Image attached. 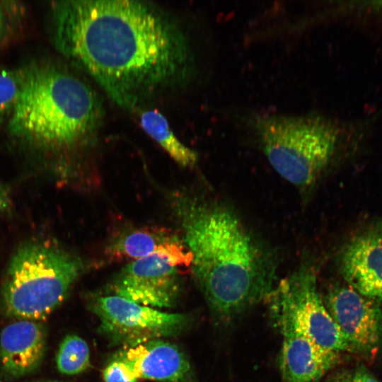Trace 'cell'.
I'll return each mask as SVG.
<instances>
[{
	"label": "cell",
	"instance_id": "cell-1",
	"mask_svg": "<svg viewBox=\"0 0 382 382\" xmlns=\"http://www.w3.org/2000/svg\"><path fill=\"white\" fill-rule=\"evenodd\" d=\"M54 45L119 107L132 112L192 74L187 35L151 3L71 0L52 4Z\"/></svg>",
	"mask_w": 382,
	"mask_h": 382
},
{
	"label": "cell",
	"instance_id": "cell-2",
	"mask_svg": "<svg viewBox=\"0 0 382 382\" xmlns=\"http://www.w3.org/2000/svg\"><path fill=\"white\" fill-rule=\"evenodd\" d=\"M179 198L175 209L192 274L215 318L227 323L267 300L277 280L272 253L227 204Z\"/></svg>",
	"mask_w": 382,
	"mask_h": 382
},
{
	"label": "cell",
	"instance_id": "cell-3",
	"mask_svg": "<svg viewBox=\"0 0 382 382\" xmlns=\"http://www.w3.org/2000/svg\"><path fill=\"white\" fill-rule=\"evenodd\" d=\"M22 74L8 123L13 135L40 146L63 149L96 132L104 114L103 103L84 80L51 64L33 66Z\"/></svg>",
	"mask_w": 382,
	"mask_h": 382
},
{
	"label": "cell",
	"instance_id": "cell-4",
	"mask_svg": "<svg viewBox=\"0 0 382 382\" xmlns=\"http://www.w3.org/2000/svg\"><path fill=\"white\" fill-rule=\"evenodd\" d=\"M82 260L50 240H33L13 253L4 277L3 313L18 320L45 319L65 299L83 270Z\"/></svg>",
	"mask_w": 382,
	"mask_h": 382
},
{
	"label": "cell",
	"instance_id": "cell-5",
	"mask_svg": "<svg viewBox=\"0 0 382 382\" xmlns=\"http://www.w3.org/2000/svg\"><path fill=\"white\" fill-rule=\"evenodd\" d=\"M248 125L274 170L301 190L316 185L340 142L335 123L321 115L255 114Z\"/></svg>",
	"mask_w": 382,
	"mask_h": 382
},
{
	"label": "cell",
	"instance_id": "cell-6",
	"mask_svg": "<svg viewBox=\"0 0 382 382\" xmlns=\"http://www.w3.org/2000/svg\"><path fill=\"white\" fill-rule=\"evenodd\" d=\"M267 300L270 318L279 332L295 330L326 349L352 352L318 293L311 263L305 262L279 281Z\"/></svg>",
	"mask_w": 382,
	"mask_h": 382
},
{
	"label": "cell",
	"instance_id": "cell-7",
	"mask_svg": "<svg viewBox=\"0 0 382 382\" xmlns=\"http://www.w3.org/2000/svg\"><path fill=\"white\" fill-rule=\"evenodd\" d=\"M185 243L134 260L115 275L114 295L158 309L173 307L181 291V267L191 265Z\"/></svg>",
	"mask_w": 382,
	"mask_h": 382
},
{
	"label": "cell",
	"instance_id": "cell-8",
	"mask_svg": "<svg viewBox=\"0 0 382 382\" xmlns=\"http://www.w3.org/2000/svg\"><path fill=\"white\" fill-rule=\"evenodd\" d=\"M92 311L101 332L113 344L127 347L175 335L188 323L185 314L163 312L114 294L97 297Z\"/></svg>",
	"mask_w": 382,
	"mask_h": 382
},
{
	"label": "cell",
	"instance_id": "cell-9",
	"mask_svg": "<svg viewBox=\"0 0 382 382\" xmlns=\"http://www.w3.org/2000/svg\"><path fill=\"white\" fill-rule=\"evenodd\" d=\"M323 300L352 352L370 354L378 349L382 339V310L378 301L340 284L331 286Z\"/></svg>",
	"mask_w": 382,
	"mask_h": 382
},
{
	"label": "cell",
	"instance_id": "cell-10",
	"mask_svg": "<svg viewBox=\"0 0 382 382\" xmlns=\"http://www.w3.org/2000/svg\"><path fill=\"white\" fill-rule=\"evenodd\" d=\"M339 266L347 285L364 296L382 301V221L362 228L346 242Z\"/></svg>",
	"mask_w": 382,
	"mask_h": 382
},
{
	"label": "cell",
	"instance_id": "cell-11",
	"mask_svg": "<svg viewBox=\"0 0 382 382\" xmlns=\"http://www.w3.org/2000/svg\"><path fill=\"white\" fill-rule=\"evenodd\" d=\"M46 349L43 324L30 320L8 324L0 333V374L6 379H16L35 372Z\"/></svg>",
	"mask_w": 382,
	"mask_h": 382
},
{
	"label": "cell",
	"instance_id": "cell-12",
	"mask_svg": "<svg viewBox=\"0 0 382 382\" xmlns=\"http://www.w3.org/2000/svg\"><path fill=\"white\" fill-rule=\"evenodd\" d=\"M278 365L284 382H318L340 361V352L326 349L303 334L280 332Z\"/></svg>",
	"mask_w": 382,
	"mask_h": 382
},
{
	"label": "cell",
	"instance_id": "cell-13",
	"mask_svg": "<svg viewBox=\"0 0 382 382\" xmlns=\"http://www.w3.org/2000/svg\"><path fill=\"white\" fill-rule=\"evenodd\" d=\"M115 356L127 363L139 379L163 382H190L192 379V367L185 353L163 339L126 347Z\"/></svg>",
	"mask_w": 382,
	"mask_h": 382
},
{
	"label": "cell",
	"instance_id": "cell-14",
	"mask_svg": "<svg viewBox=\"0 0 382 382\" xmlns=\"http://www.w3.org/2000/svg\"><path fill=\"white\" fill-rule=\"evenodd\" d=\"M183 243L165 229L144 227L121 232L112 239L107 249L112 258L137 260Z\"/></svg>",
	"mask_w": 382,
	"mask_h": 382
},
{
	"label": "cell",
	"instance_id": "cell-15",
	"mask_svg": "<svg viewBox=\"0 0 382 382\" xmlns=\"http://www.w3.org/2000/svg\"><path fill=\"white\" fill-rule=\"evenodd\" d=\"M143 130L174 160L184 168L194 166L197 154L181 142L173 133L166 117L157 110L139 109L136 112Z\"/></svg>",
	"mask_w": 382,
	"mask_h": 382
},
{
	"label": "cell",
	"instance_id": "cell-16",
	"mask_svg": "<svg viewBox=\"0 0 382 382\" xmlns=\"http://www.w3.org/2000/svg\"><path fill=\"white\" fill-rule=\"evenodd\" d=\"M56 364L61 374L68 376L76 375L87 370L91 361L86 342L74 334L65 336L57 351Z\"/></svg>",
	"mask_w": 382,
	"mask_h": 382
},
{
	"label": "cell",
	"instance_id": "cell-17",
	"mask_svg": "<svg viewBox=\"0 0 382 382\" xmlns=\"http://www.w3.org/2000/svg\"><path fill=\"white\" fill-rule=\"evenodd\" d=\"M23 79L22 71L0 66V119L11 112Z\"/></svg>",
	"mask_w": 382,
	"mask_h": 382
},
{
	"label": "cell",
	"instance_id": "cell-18",
	"mask_svg": "<svg viewBox=\"0 0 382 382\" xmlns=\"http://www.w3.org/2000/svg\"><path fill=\"white\" fill-rule=\"evenodd\" d=\"M105 382H137L132 369L122 359L115 356L103 371Z\"/></svg>",
	"mask_w": 382,
	"mask_h": 382
},
{
	"label": "cell",
	"instance_id": "cell-19",
	"mask_svg": "<svg viewBox=\"0 0 382 382\" xmlns=\"http://www.w3.org/2000/svg\"><path fill=\"white\" fill-rule=\"evenodd\" d=\"M353 382H379L364 365H358L352 372Z\"/></svg>",
	"mask_w": 382,
	"mask_h": 382
},
{
	"label": "cell",
	"instance_id": "cell-20",
	"mask_svg": "<svg viewBox=\"0 0 382 382\" xmlns=\"http://www.w3.org/2000/svg\"><path fill=\"white\" fill-rule=\"evenodd\" d=\"M325 382H353L352 372L342 369L330 375Z\"/></svg>",
	"mask_w": 382,
	"mask_h": 382
},
{
	"label": "cell",
	"instance_id": "cell-21",
	"mask_svg": "<svg viewBox=\"0 0 382 382\" xmlns=\"http://www.w3.org/2000/svg\"><path fill=\"white\" fill-rule=\"evenodd\" d=\"M9 204L8 197L5 190L0 185V212L5 210Z\"/></svg>",
	"mask_w": 382,
	"mask_h": 382
},
{
	"label": "cell",
	"instance_id": "cell-22",
	"mask_svg": "<svg viewBox=\"0 0 382 382\" xmlns=\"http://www.w3.org/2000/svg\"><path fill=\"white\" fill-rule=\"evenodd\" d=\"M6 25V12L3 5L0 4V36L4 33Z\"/></svg>",
	"mask_w": 382,
	"mask_h": 382
},
{
	"label": "cell",
	"instance_id": "cell-23",
	"mask_svg": "<svg viewBox=\"0 0 382 382\" xmlns=\"http://www.w3.org/2000/svg\"><path fill=\"white\" fill-rule=\"evenodd\" d=\"M37 382H62L58 381H37Z\"/></svg>",
	"mask_w": 382,
	"mask_h": 382
}]
</instances>
